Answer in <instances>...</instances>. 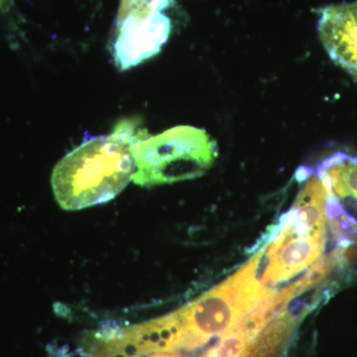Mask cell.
I'll return each instance as SVG.
<instances>
[{"instance_id":"6da1fadb","label":"cell","mask_w":357,"mask_h":357,"mask_svg":"<svg viewBox=\"0 0 357 357\" xmlns=\"http://www.w3.org/2000/svg\"><path fill=\"white\" fill-rule=\"evenodd\" d=\"M146 129L134 121L86 141L56 165L52 188L61 208L77 211L107 203L123 191L135 173L133 145Z\"/></svg>"},{"instance_id":"7a4b0ae2","label":"cell","mask_w":357,"mask_h":357,"mask_svg":"<svg viewBox=\"0 0 357 357\" xmlns=\"http://www.w3.org/2000/svg\"><path fill=\"white\" fill-rule=\"evenodd\" d=\"M218 148L204 129L181 126L158 135H145L133 145L135 173L141 187L172 184L201 177L215 164Z\"/></svg>"},{"instance_id":"3957f363","label":"cell","mask_w":357,"mask_h":357,"mask_svg":"<svg viewBox=\"0 0 357 357\" xmlns=\"http://www.w3.org/2000/svg\"><path fill=\"white\" fill-rule=\"evenodd\" d=\"M259 255L199 299L180 310L184 349H195L215 335L229 333L264 301L272 297L258 278Z\"/></svg>"},{"instance_id":"277c9868","label":"cell","mask_w":357,"mask_h":357,"mask_svg":"<svg viewBox=\"0 0 357 357\" xmlns=\"http://www.w3.org/2000/svg\"><path fill=\"white\" fill-rule=\"evenodd\" d=\"M326 222L318 211L293 206L278 236L259 253L258 277L265 288L271 290L318 260L325 248Z\"/></svg>"},{"instance_id":"5b68a950","label":"cell","mask_w":357,"mask_h":357,"mask_svg":"<svg viewBox=\"0 0 357 357\" xmlns=\"http://www.w3.org/2000/svg\"><path fill=\"white\" fill-rule=\"evenodd\" d=\"M321 183L328 222L340 234H357V156L338 152L314 173Z\"/></svg>"},{"instance_id":"8992f818","label":"cell","mask_w":357,"mask_h":357,"mask_svg":"<svg viewBox=\"0 0 357 357\" xmlns=\"http://www.w3.org/2000/svg\"><path fill=\"white\" fill-rule=\"evenodd\" d=\"M318 31L328 57L357 82V1L321 9Z\"/></svg>"},{"instance_id":"52a82bcc","label":"cell","mask_w":357,"mask_h":357,"mask_svg":"<svg viewBox=\"0 0 357 357\" xmlns=\"http://www.w3.org/2000/svg\"><path fill=\"white\" fill-rule=\"evenodd\" d=\"M295 319L285 311L282 312L239 357H280L286 340L295 326Z\"/></svg>"}]
</instances>
